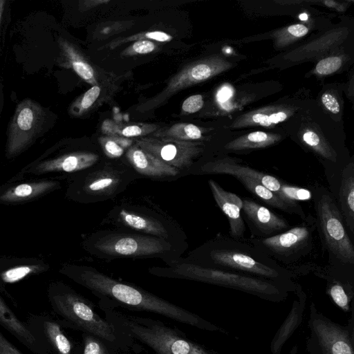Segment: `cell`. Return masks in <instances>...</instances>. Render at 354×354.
I'll return each mask as SVG.
<instances>
[{"label": "cell", "instance_id": "cell-1", "mask_svg": "<svg viewBox=\"0 0 354 354\" xmlns=\"http://www.w3.org/2000/svg\"><path fill=\"white\" fill-rule=\"evenodd\" d=\"M59 271L97 297L100 308H116L121 306L131 310L156 313L203 330H220L185 308L136 286L111 278L93 267L64 263Z\"/></svg>", "mask_w": 354, "mask_h": 354}, {"label": "cell", "instance_id": "cell-2", "mask_svg": "<svg viewBox=\"0 0 354 354\" xmlns=\"http://www.w3.org/2000/svg\"><path fill=\"white\" fill-rule=\"evenodd\" d=\"M101 309L127 347V340L131 338L146 345L156 354H212L182 331L160 320L127 314L116 308Z\"/></svg>", "mask_w": 354, "mask_h": 354}, {"label": "cell", "instance_id": "cell-3", "mask_svg": "<svg viewBox=\"0 0 354 354\" xmlns=\"http://www.w3.org/2000/svg\"><path fill=\"white\" fill-rule=\"evenodd\" d=\"M149 272L158 277L194 280L231 288L271 301L281 300L287 295L281 286L275 281L192 263L175 261L169 268H151Z\"/></svg>", "mask_w": 354, "mask_h": 354}, {"label": "cell", "instance_id": "cell-4", "mask_svg": "<svg viewBox=\"0 0 354 354\" xmlns=\"http://www.w3.org/2000/svg\"><path fill=\"white\" fill-rule=\"evenodd\" d=\"M48 294L55 310L71 326L99 337L114 351L127 348L114 327L97 313L93 304L71 287L54 282L49 286Z\"/></svg>", "mask_w": 354, "mask_h": 354}, {"label": "cell", "instance_id": "cell-5", "mask_svg": "<svg viewBox=\"0 0 354 354\" xmlns=\"http://www.w3.org/2000/svg\"><path fill=\"white\" fill-rule=\"evenodd\" d=\"M137 174L111 163L98 167L93 165L68 175L65 196L81 203L104 201L124 191L138 178Z\"/></svg>", "mask_w": 354, "mask_h": 354}, {"label": "cell", "instance_id": "cell-6", "mask_svg": "<svg viewBox=\"0 0 354 354\" xmlns=\"http://www.w3.org/2000/svg\"><path fill=\"white\" fill-rule=\"evenodd\" d=\"M84 249L103 259L171 257L169 241L144 234L100 231L83 241Z\"/></svg>", "mask_w": 354, "mask_h": 354}, {"label": "cell", "instance_id": "cell-7", "mask_svg": "<svg viewBox=\"0 0 354 354\" xmlns=\"http://www.w3.org/2000/svg\"><path fill=\"white\" fill-rule=\"evenodd\" d=\"M50 115L47 109L30 98L16 106L7 131L5 156L12 160L29 149L47 131Z\"/></svg>", "mask_w": 354, "mask_h": 354}, {"label": "cell", "instance_id": "cell-8", "mask_svg": "<svg viewBox=\"0 0 354 354\" xmlns=\"http://www.w3.org/2000/svg\"><path fill=\"white\" fill-rule=\"evenodd\" d=\"M306 337V354H354L353 324L342 326L311 303Z\"/></svg>", "mask_w": 354, "mask_h": 354}, {"label": "cell", "instance_id": "cell-9", "mask_svg": "<svg viewBox=\"0 0 354 354\" xmlns=\"http://www.w3.org/2000/svg\"><path fill=\"white\" fill-rule=\"evenodd\" d=\"M99 159V155L95 153L66 150L62 143H57L26 165L10 179L19 180L48 174H71L95 165Z\"/></svg>", "mask_w": 354, "mask_h": 354}, {"label": "cell", "instance_id": "cell-10", "mask_svg": "<svg viewBox=\"0 0 354 354\" xmlns=\"http://www.w3.org/2000/svg\"><path fill=\"white\" fill-rule=\"evenodd\" d=\"M232 67V64L218 55L207 57L183 67L157 95L139 104L140 112L152 111L167 102L172 95L194 84L205 82Z\"/></svg>", "mask_w": 354, "mask_h": 354}, {"label": "cell", "instance_id": "cell-11", "mask_svg": "<svg viewBox=\"0 0 354 354\" xmlns=\"http://www.w3.org/2000/svg\"><path fill=\"white\" fill-rule=\"evenodd\" d=\"M316 223L330 256L346 264L354 263V247L347 233L337 203L328 194H322L315 203Z\"/></svg>", "mask_w": 354, "mask_h": 354}, {"label": "cell", "instance_id": "cell-12", "mask_svg": "<svg viewBox=\"0 0 354 354\" xmlns=\"http://www.w3.org/2000/svg\"><path fill=\"white\" fill-rule=\"evenodd\" d=\"M315 226L316 220L309 215L302 223L283 232L251 241L267 254L288 263L310 250Z\"/></svg>", "mask_w": 354, "mask_h": 354}, {"label": "cell", "instance_id": "cell-13", "mask_svg": "<svg viewBox=\"0 0 354 354\" xmlns=\"http://www.w3.org/2000/svg\"><path fill=\"white\" fill-rule=\"evenodd\" d=\"M134 142L142 149L179 171L188 169L204 149L201 141H183L152 136L136 138Z\"/></svg>", "mask_w": 354, "mask_h": 354}, {"label": "cell", "instance_id": "cell-14", "mask_svg": "<svg viewBox=\"0 0 354 354\" xmlns=\"http://www.w3.org/2000/svg\"><path fill=\"white\" fill-rule=\"evenodd\" d=\"M212 266L248 273L256 277L273 281L282 280L281 274L268 263L252 256L249 252L236 248H212L206 254Z\"/></svg>", "mask_w": 354, "mask_h": 354}, {"label": "cell", "instance_id": "cell-15", "mask_svg": "<svg viewBox=\"0 0 354 354\" xmlns=\"http://www.w3.org/2000/svg\"><path fill=\"white\" fill-rule=\"evenodd\" d=\"M59 177L9 179L0 185V205H18L37 201L62 188Z\"/></svg>", "mask_w": 354, "mask_h": 354}, {"label": "cell", "instance_id": "cell-16", "mask_svg": "<svg viewBox=\"0 0 354 354\" xmlns=\"http://www.w3.org/2000/svg\"><path fill=\"white\" fill-rule=\"evenodd\" d=\"M59 65L71 68L84 81L92 86L108 88L113 83V75L94 66L73 44L59 37L57 40Z\"/></svg>", "mask_w": 354, "mask_h": 354}, {"label": "cell", "instance_id": "cell-17", "mask_svg": "<svg viewBox=\"0 0 354 354\" xmlns=\"http://www.w3.org/2000/svg\"><path fill=\"white\" fill-rule=\"evenodd\" d=\"M242 201L243 219L248 223L252 236L268 237L274 236L275 233L283 232L290 227L288 222L284 218L274 214L268 208L251 198H244Z\"/></svg>", "mask_w": 354, "mask_h": 354}, {"label": "cell", "instance_id": "cell-18", "mask_svg": "<svg viewBox=\"0 0 354 354\" xmlns=\"http://www.w3.org/2000/svg\"><path fill=\"white\" fill-rule=\"evenodd\" d=\"M200 171V173L203 174H222L231 175L234 177L236 176L249 177L259 182L269 190L283 198L281 193V187L283 181L279 180L274 176L258 171L248 166L241 165L228 157L207 162L201 167Z\"/></svg>", "mask_w": 354, "mask_h": 354}, {"label": "cell", "instance_id": "cell-19", "mask_svg": "<svg viewBox=\"0 0 354 354\" xmlns=\"http://www.w3.org/2000/svg\"><path fill=\"white\" fill-rule=\"evenodd\" d=\"M50 268V264L43 257L1 255L0 287L46 272Z\"/></svg>", "mask_w": 354, "mask_h": 354}, {"label": "cell", "instance_id": "cell-20", "mask_svg": "<svg viewBox=\"0 0 354 354\" xmlns=\"http://www.w3.org/2000/svg\"><path fill=\"white\" fill-rule=\"evenodd\" d=\"M113 224L119 227L136 230L142 234L169 241L170 234L165 224L160 219L124 207H115L109 213Z\"/></svg>", "mask_w": 354, "mask_h": 354}, {"label": "cell", "instance_id": "cell-21", "mask_svg": "<svg viewBox=\"0 0 354 354\" xmlns=\"http://www.w3.org/2000/svg\"><path fill=\"white\" fill-rule=\"evenodd\" d=\"M208 184L216 203L228 220L230 236L235 239L242 238L245 232V222L241 214L242 199L236 194L225 190L212 179L208 180Z\"/></svg>", "mask_w": 354, "mask_h": 354}, {"label": "cell", "instance_id": "cell-22", "mask_svg": "<svg viewBox=\"0 0 354 354\" xmlns=\"http://www.w3.org/2000/svg\"><path fill=\"white\" fill-rule=\"evenodd\" d=\"M131 167L138 174L154 178L174 177L179 170L171 167L133 143L125 152Z\"/></svg>", "mask_w": 354, "mask_h": 354}, {"label": "cell", "instance_id": "cell-23", "mask_svg": "<svg viewBox=\"0 0 354 354\" xmlns=\"http://www.w3.org/2000/svg\"><path fill=\"white\" fill-rule=\"evenodd\" d=\"M297 110L292 106L274 105L260 108L238 117L231 128L273 127L290 118Z\"/></svg>", "mask_w": 354, "mask_h": 354}, {"label": "cell", "instance_id": "cell-24", "mask_svg": "<svg viewBox=\"0 0 354 354\" xmlns=\"http://www.w3.org/2000/svg\"><path fill=\"white\" fill-rule=\"evenodd\" d=\"M340 213L351 232L354 233V169L353 163L345 167L339 190Z\"/></svg>", "mask_w": 354, "mask_h": 354}, {"label": "cell", "instance_id": "cell-25", "mask_svg": "<svg viewBox=\"0 0 354 354\" xmlns=\"http://www.w3.org/2000/svg\"><path fill=\"white\" fill-rule=\"evenodd\" d=\"M159 126L148 123H121L112 120H105L101 131L106 136H116L127 138H138L151 135L159 129Z\"/></svg>", "mask_w": 354, "mask_h": 354}, {"label": "cell", "instance_id": "cell-26", "mask_svg": "<svg viewBox=\"0 0 354 354\" xmlns=\"http://www.w3.org/2000/svg\"><path fill=\"white\" fill-rule=\"evenodd\" d=\"M281 136L264 131H254L227 143L225 149L231 151H245L270 147L278 142Z\"/></svg>", "mask_w": 354, "mask_h": 354}, {"label": "cell", "instance_id": "cell-27", "mask_svg": "<svg viewBox=\"0 0 354 354\" xmlns=\"http://www.w3.org/2000/svg\"><path fill=\"white\" fill-rule=\"evenodd\" d=\"M151 136L169 138L183 141H201L207 140L202 128L186 122L176 123L170 127L159 128Z\"/></svg>", "mask_w": 354, "mask_h": 354}, {"label": "cell", "instance_id": "cell-28", "mask_svg": "<svg viewBox=\"0 0 354 354\" xmlns=\"http://www.w3.org/2000/svg\"><path fill=\"white\" fill-rule=\"evenodd\" d=\"M0 323L27 345L31 347L36 346L35 337L12 314L1 297Z\"/></svg>", "mask_w": 354, "mask_h": 354}, {"label": "cell", "instance_id": "cell-29", "mask_svg": "<svg viewBox=\"0 0 354 354\" xmlns=\"http://www.w3.org/2000/svg\"><path fill=\"white\" fill-rule=\"evenodd\" d=\"M105 89L108 90L102 86H92L74 100L68 109V113L75 118L84 115L96 105Z\"/></svg>", "mask_w": 354, "mask_h": 354}, {"label": "cell", "instance_id": "cell-30", "mask_svg": "<svg viewBox=\"0 0 354 354\" xmlns=\"http://www.w3.org/2000/svg\"><path fill=\"white\" fill-rule=\"evenodd\" d=\"M302 313L303 305L300 301L299 303L294 305L288 319L274 338L271 346L272 354H280L282 344L297 328L299 323L300 318L301 317Z\"/></svg>", "mask_w": 354, "mask_h": 354}, {"label": "cell", "instance_id": "cell-31", "mask_svg": "<svg viewBox=\"0 0 354 354\" xmlns=\"http://www.w3.org/2000/svg\"><path fill=\"white\" fill-rule=\"evenodd\" d=\"M46 330L56 354H81V350H75L71 342L64 334L58 324L47 322Z\"/></svg>", "mask_w": 354, "mask_h": 354}, {"label": "cell", "instance_id": "cell-32", "mask_svg": "<svg viewBox=\"0 0 354 354\" xmlns=\"http://www.w3.org/2000/svg\"><path fill=\"white\" fill-rule=\"evenodd\" d=\"M104 153L109 158H118L133 144V140L116 136H103L98 138Z\"/></svg>", "mask_w": 354, "mask_h": 354}, {"label": "cell", "instance_id": "cell-33", "mask_svg": "<svg viewBox=\"0 0 354 354\" xmlns=\"http://www.w3.org/2000/svg\"><path fill=\"white\" fill-rule=\"evenodd\" d=\"M302 141L321 157L333 162L336 161V153L328 144L313 130H305L301 135Z\"/></svg>", "mask_w": 354, "mask_h": 354}, {"label": "cell", "instance_id": "cell-34", "mask_svg": "<svg viewBox=\"0 0 354 354\" xmlns=\"http://www.w3.org/2000/svg\"><path fill=\"white\" fill-rule=\"evenodd\" d=\"M172 39V36L163 31H147L127 37L116 38L115 39L112 40L109 44H107L104 47H106L109 49H114L119 46L133 41H135L138 40L147 39L150 41L154 40L158 42H168Z\"/></svg>", "mask_w": 354, "mask_h": 354}, {"label": "cell", "instance_id": "cell-35", "mask_svg": "<svg viewBox=\"0 0 354 354\" xmlns=\"http://www.w3.org/2000/svg\"><path fill=\"white\" fill-rule=\"evenodd\" d=\"M308 30L304 24L290 25L274 33L275 44L277 47H284L305 36Z\"/></svg>", "mask_w": 354, "mask_h": 354}, {"label": "cell", "instance_id": "cell-36", "mask_svg": "<svg viewBox=\"0 0 354 354\" xmlns=\"http://www.w3.org/2000/svg\"><path fill=\"white\" fill-rule=\"evenodd\" d=\"M82 354H113V350L104 341L87 333H82Z\"/></svg>", "mask_w": 354, "mask_h": 354}, {"label": "cell", "instance_id": "cell-37", "mask_svg": "<svg viewBox=\"0 0 354 354\" xmlns=\"http://www.w3.org/2000/svg\"><path fill=\"white\" fill-rule=\"evenodd\" d=\"M134 22L132 21H108L99 24L93 32V38L105 39L115 34L129 28Z\"/></svg>", "mask_w": 354, "mask_h": 354}, {"label": "cell", "instance_id": "cell-38", "mask_svg": "<svg viewBox=\"0 0 354 354\" xmlns=\"http://www.w3.org/2000/svg\"><path fill=\"white\" fill-rule=\"evenodd\" d=\"M282 198L290 202L308 201L312 198L311 192L307 189L289 185L283 182L281 187Z\"/></svg>", "mask_w": 354, "mask_h": 354}, {"label": "cell", "instance_id": "cell-39", "mask_svg": "<svg viewBox=\"0 0 354 354\" xmlns=\"http://www.w3.org/2000/svg\"><path fill=\"white\" fill-rule=\"evenodd\" d=\"M157 48V44L152 41L147 39L138 40L122 50L120 56L131 57L145 55L155 51Z\"/></svg>", "mask_w": 354, "mask_h": 354}, {"label": "cell", "instance_id": "cell-40", "mask_svg": "<svg viewBox=\"0 0 354 354\" xmlns=\"http://www.w3.org/2000/svg\"><path fill=\"white\" fill-rule=\"evenodd\" d=\"M342 62V58L339 56L325 57L316 64L315 72L319 75L332 74L341 68Z\"/></svg>", "mask_w": 354, "mask_h": 354}, {"label": "cell", "instance_id": "cell-41", "mask_svg": "<svg viewBox=\"0 0 354 354\" xmlns=\"http://www.w3.org/2000/svg\"><path fill=\"white\" fill-rule=\"evenodd\" d=\"M328 292L333 301L344 311H348L349 298L342 285L339 283H333L328 289Z\"/></svg>", "mask_w": 354, "mask_h": 354}, {"label": "cell", "instance_id": "cell-42", "mask_svg": "<svg viewBox=\"0 0 354 354\" xmlns=\"http://www.w3.org/2000/svg\"><path fill=\"white\" fill-rule=\"evenodd\" d=\"M204 104L203 96L201 94L191 95L186 98L182 104L184 113L190 114L200 111Z\"/></svg>", "mask_w": 354, "mask_h": 354}, {"label": "cell", "instance_id": "cell-43", "mask_svg": "<svg viewBox=\"0 0 354 354\" xmlns=\"http://www.w3.org/2000/svg\"><path fill=\"white\" fill-rule=\"evenodd\" d=\"M324 107L330 113L337 114L340 111V106L337 99L330 93H324L321 97Z\"/></svg>", "mask_w": 354, "mask_h": 354}, {"label": "cell", "instance_id": "cell-44", "mask_svg": "<svg viewBox=\"0 0 354 354\" xmlns=\"http://www.w3.org/2000/svg\"><path fill=\"white\" fill-rule=\"evenodd\" d=\"M109 0H84L79 1V10L82 12L89 10L102 4L109 3Z\"/></svg>", "mask_w": 354, "mask_h": 354}, {"label": "cell", "instance_id": "cell-45", "mask_svg": "<svg viewBox=\"0 0 354 354\" xmlns=\"http://www.w3.org/2000/svg\"><path fill=\"white\" fill-rule=\"evenodd\" d=\"M0 354H21L0 335Z\"/></svg>", "mask_w": 354, "mask_h": 354}, {"label": "cell", "instance_id": "cell-46", "mask_svg": "<svg viewBox=\"0 0 354 354\" xmlns=\"http://www.w3.org/2000/svg\"><path fill=\"white\" fill-rule=\"evenodd\" d=\"M232 95V91L230 88L225 87L221 88L217 95L218 100L224 102L227 100Z\"/></svg>", "mask_w": 354, "mask_h": 354}, {"label": "cell", "instance_id": "cell-47", "mask_svg": "<svg viewBox=\"0 0 354 354\" xmlns=\"http://www.w3.org/2000/svg\"><path fill=\"white\" fill-rule=\"evenodd\" d=\"M6 1L5 0H0V27L1 24V20L3 17V10L5 8Z\"/></svg>", "mask_w": 354, "mask_h": 354}, {"label": "cell", "instance_id": "cell-48", "mask_svg": "<svg viewBox=\"0 0 354 354\" xmlns=\"http://www.w3.org/2000/svg\"><path fill=\"white\" fill-rule=\"evenodd\" d=\"M324 3L328 7L338 8V3L333 1H325Z\"/></svg>", "mask_w": 354, "mask_h": 354}]
</instances>
